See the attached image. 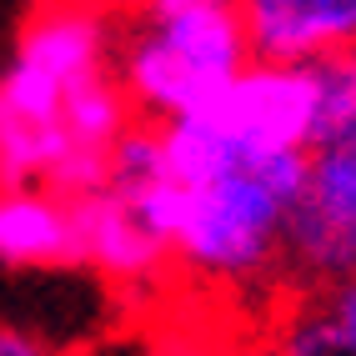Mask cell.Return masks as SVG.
<instances>
[{"instance_id": "cell-6", "label": "cell", "mask_w": 356, "mask_h": 356, "mask_svg": "<svg viewBox=\"0 0 356 356\" xmlns=\"http://www.w3.org/2000/svg\"><path fill=\"white\" fill-rule=\"evenodd\" d=\"M271 356H356V337H346L337 321H326L312 306L306 286H286L281 291Z\"/></svg>"}, {"instance_id": "cell-3", "label": "cell", "mask_w": 356, "mask_h": 356, "mask_svg": "<svg viewBox=\"0 0 356 356\" xmlns=\"http://www.w3.org/2000/svg\"><path fill=\"white\" fill-rule=\"evenodd\" d=\"M246 65H296L356 45V0H236Z\"/></svg>"}, {"instance_id": "cell-1", "label": "cell", "mask_w": 356, "mask_h": 356, "mask_svg": "<svg viewBox=\"0 0 356 356\" xmlns=\"http://www.w3.org/2000/svg\"><path fill=\"white\" fill-rule=\"evenodd\" d=\"M276 251L291 261L296 286L356 276V136L306 156V186L281 211Z\"/></svg>"}, {"instance_id": "cell-7", "label": "cell", "mask_w": 356, "mask_h": 356, "mask_svg": "<svg viewBox=\"0 0 356 356\" xmlns=\"http://www.w3.org/2000/svg\"><path fill=\"white\" fill-rule=\"evenodd\" d=\"M306 296H312V306L326 321H337L346 337H356V276L326 281V286H306Z\"/></svg>"}, {"instance_id": "cell-8", "label": "cell", "mask_w": 356, "mask_h": 356, "mask_svg": "<svg viewBox=\"0 0 356 356\" xmlns=\"http://www.w3.org/2000/svg\"><path fill=\"white\" fill-rule=\"evenodd\" d=\"M0 356H56L45 341H35L31 331H15V326H0Z\"/></svg>"}, {"instance_id": "cell-9", "label": "cell", "mask_w": 356, "mask_h": 356, "mask_svg": "<svg viewBox=\"0 0 356 356\" xmlns=\"http://www.w3.org/2000/svg\"><path fill=\"white\" fill-rule=\"evenodd\" d=\"M65 356H86V351H65Z\"/></svg>"}, {"instance_id": "cell-2", "label": "cell", "mask_w": 356, "mask_h": 356, "mask_svg": "<svg viewBox=\"0 0 356 356\" xmlns=\"http://www.w3.org/2000/svg\"><path fill=\"white\" fill-rule=\"evenodd\" d=\"M316 90L301 65H246L201 115L206 131H216L226 146L246 156H276L301 151L312 140Z\"/></svg>"}, {"instance_id": "cell-4", "label": "cell", "mask_w": 356, "mask_h": 356, "mask_svg": "<svg viewBox=\"0 0 356 356\" xmlns=\"http://www.w3.org/2000/svg\"><path fill=\"white\" fill-rule=\"evenodd\" d=\"M0 261L10 266H86L76 211L35 186H0Z\"/></svg>"}, {"instance_id": "cell-5", "label": "cell", "mask_w": 356, "mask_h": 356, "mask_svg": "<svg viewBox=\"0 0 356 356\" xmlns=\"http://www.w3.org/2000/svg\"><path fill=\"white\" fill-rule=\"evenodd\" d=\"M316 90V115H312V140L306 146H326V140L356 136V45L341 51H321L312 60H296Z\"/></svg>"}]
</instances>
